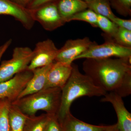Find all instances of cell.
I'll list each match as a JSON object with an SVG mask.
<instances>
[{"label": "cell", "instance_id": "cell-21", "mask_svg": "<svg viewBox=\"0 0 131 131\" xmlns=\"http://www.w3.org/2000/svg\"><path fill=\"white\" fill-rule=\"evenodd\" d=\"M97 23L98 27L111 38L114 37L118 28V27L110 19L99 15H98Z\"/></svg>", "mask_w": 131, "mask_h": 131}, {"label": "cell", "instance_id": "cell-11", "mask_svg": "<svg viewBox=\"0 0 131 131\" xmlns=\"http://www.w3.org/2000/svg\"><path fill=\"white\" fill-rule=\"evenodd\" d=\"M122 97L113 93L106 94L101 101L111 103L117 114V126L119 131H131V114L125 106Z\"/></svg>", "mask_w": 131, "mask_h": 131}, {"label": "cell", "instance_id": "cell-19", "mask_svg": "<svg viewBox=\"0 0 131 131\" xmlns=\"http://www.w3.org/2000/svg\"><path fill=\"white\" fill-rule=\"evenodd\" d=\"M11 103L6 99L0 100V131H9V112Z\"/></svg>", "mask_w": 131, "mask_h": 131}, {"label": "cell", "instance_id": "cell-13", "mask_svg": "<svg viewBox=\"0 0 131 131\" xmlns=\"http://www.w3.org/2000/svg\"><path fill=\"white\" fill-rule=\"evenodd\" d=\"M52 64L32 70V77L17 100L44 89L46 84L47 74Z\"/></svg>", "mask_w": 131, "mask_h": 131}, {"label": "cell", "instance_id": "cell-15", "mask_svg": "<svg viewBox=\"0 0 131 131\" xmlns=\"http://www.w3.org/2000/svg\"><path fill=\"white\" fill-rule=\"evenodd\" d=\"M56 3L65 23L74 15L88 8L86 3L83 0H58Z\"/></svg>", "mask_w": 131, "mask_h": 131}, {"label": "cell", "instance_id": "cell-22", "mask_svg": "<svg viewBox=\"0 0 131 131\" xmlns=\"http://www.w3.org/2000/svg\"><path fill=\"white\" fill-rule=\"evenodd\" d=\"M112 39L119 44L125 47H131V31L118 27L117 32Z\"/></svg>", "mask_w": 131, "mask_h": 131}, {"label": "cell", "instance_id": "cell-14", "mask_svg": "<svg viewBox=\"0 0 131 131\" xmlns=\"http://www.w3.org/2000/svg\"><path fill=\"white\" fill-rule=\"evenodd\" d=\"M60 125L61 131H105L112 126L88 124L75 118L71 112L66 115Z\"/></svg>", "mask_w": 131, "mask_h": 131}, {"label": "cell", "instance_id": "cell-16", "mask_svg": "<svg viewBox=\"0 0 131 131\" xmlns=\"http://www.w3.org/2000/svg\"><path fill=\"white\" fill-rule=\"evenodd\" d=\"M27 117L18 108L11 103L9 112V131H24Z\"/></svg>", "mask_w": 131, "mask_h": 131}, {"label": "cell", "instance_id": "cell-12", "mask_svg": "<svg viewBox=\"0 0 131 131\" xmlns=\"http://www.w3.org/2000/svg\"><path fill=\"white\" fill-rule=\"evenodd\" d=\"M72 68V64L54 61L47 74L45 89L59 88L62 89L70 77Z\"/></svg>", "mask_w": 131, "mask_h": 131}, {"label": "cell", "instance_id": "cell-25", "mask_svg": "<svg viewBox=\"0 0 131 131\" xmlns=\"http://www.w3.org/2000/svg\"><path fill=\"white\" fill-rule=\"evenodd\" d=\"M118 27L131 31V19H124L116 17L112 20Z\"/></svg>", "mask_w": 131, "mask_h": 131}, {"label": "cell", "instance_id": "cell-20", "mask_svg": "<svg viewBox=\"0 0 131 131\" xmlns=\"http://www.w3.org/2000/svg\"><path fill=\"white\" fill-rule=\"evenodd\" d=\"M98 14L93 10L86 9L76 14L69 19L68 22L72 20H80L89 23L94 27H98Z\"/></svg>", "mask_w": 131, "mask_h": 131}, {"label": "cell", "instance_id": "cell-26", "mask_svg": "<svg viewBox=\"0 0 131 131\" xmlns=\"http://www.w3.org/2000/svg\"><path fill=\"white\" fill-rule=\"evenodd\" d=\"M57 0H34L28 7L30 10H34L49 3L54 2Z\"/></svg>", "mask_w": 131, "mask_h": 131}, {"label": "cell", "instance_id": "cell-9", "mask_svg": "<svg viewBox=\"0 0 131 131\" xmlns=\"http://www.w3.org/2000/svg\"><path fill=\"white\" fill-rule=\"evenodd\" d=\"M95 43L88 37L68 40L61 49H59L55 61L71 64L77 57L86 51Z\"/></svg>", "mask_w": 131, "mask_h": 131}, {"label": "cell", "instance_id": "cell-4", "mask_svg": "<svg viewBox=\"0 0 131 131\" xmlns=\"http://www.w3.org/2000/svg\"><path fill=\"white\" fill-rule=\"evenodd\" d=\"M33 56V50L30 47H15L12 58L3 61L0 65V83L7 81L15 75L27 70Z\"/></svg>", "mask_w": 131, "mask_h": 131}, {"label": "cell", "instance_id": "cell-23", "mask_svg": "<svg viewBox=\"0 0 131 131\" xmlns=\"http://www.w3.org/2000/svg\"><path fill=\"white\" fill-rule=\"evenodd\" d=\"M110 5L118 13L127 16L131 14V0H110Z\"/></svg>", "mask_w": 131, "mask_h": 131}, {"label": "cell", "instance_id": "cell-17", "mask_svg": "<svg viewBox=\"0 0 131 131\" xmlns=\"http://www.w3.org/2000/svg\"><path fill=\"white\" fill-rule=\"evenodd\" d=\"M86 2L88 8L96 14L107 17L111 20L116 16L111 9L110 0H90Z\"/></svg>", "mask_w": 131, "mask_h": 131}, {"label": "cell", "instance_id": "cell-3", "mask_svg": "<svg viewBox=\"0 0 131 131\" xmlns=\"http://www.w3.org/2000/svg\"><path fill=\"white\" fill-rule=\"evenodd\" d=\"M61 93L62 89L59 88H48L12 103L27 116H34L39 110L45 111L50 115L57 116L61 104Z\"/></svg>", "mask_w": 131, "mask_h": 131}, {"label": "cell", "instance_id": "cell-1", "mask_svg": "<svg viewBox=\"0 0 131 131\" xmlns=\"http://www.w3.org/2000/svg\"><path fill=\"white\" fill-rule=\"evenodd\" d=\"M83 70L95 86L106 93L113 92L122 98L131 94V57L86 59Z\"/></svg>", "mask_w": 131, "mask_h": 131}, {"label": "cell", "instance_id": "cell-18", "mask_svg": "<svg viewBox=\"0 0 131 131\" xmlns=\"http://www.w3.org/2000/svg\"><path fill=\"white\" fill-rule=\"evenodd\" d=\"M50 116L46 113L38 116H27L24 131H45Z\"/></svg>", "mask_w": 131, "mask_h": 131}, {"label": "cell", "instance_id": "cell-30", "mask_svg": "<svg viewBox=\"0 0 131 131\" xmlns=\"http://www.w3.org/2000/svg\"><path fill=\"white\" fill-rule=\"evenodd\" d=\"M2 45L1 46H0V51L1 50L2 48Z\"/></svg>", "mask_w": 131, "mask_h": 131}, {"label": "cell", "instance_id": "cell-2", "mask_svg": "<svg viewBox=\"0 0 131 131\" xmlns=\"http://www.w3.org/2000/svg\"><path fill=\"white\" fill-rule=\"evenodd\" d=\"M72 70L68 81L62 89L61 102L57 117L59 124L70 112L73 101L82 96H103L106 93L95 85L86 75L80 72L78 66L72 64Z\"/></svg>", "mask_w": 131, "mask_h": 131}, {"label": "cell", "instance_id": "cell-29", "mask_svg": "<svg viewBox=\"0 0 131 131\" xmlns=\"http://www.w3.org/2000/svg\"><path fill=\"white\" fill-rule=\"evenodd\" d=\"M105 131H119L118 129V126L117 124L112 125L109 129H107Z\"/></svg>", "mask_w": 131, "mask_h": 131}, {"label": "cell", "instance_id": "cell-31", "mask_svg": "<svg viewBox=\"0 0 131 131\" xmlns=\"http://www.w3.org/2000/svg\"><path fill=\"white\" fill-rule=\"evenodd\" d=\"M83 1L85 2H87L88 1H90V0H83Z\"/></svg>", "mask_w": 131, "mask_h": 131}, {"label": "cell", "instance_id": "cell-6", "mask_svg": "<svg viewBox=\"0 0 131 131\" xmlns=\"http://www.w3.org/2000/svg\"><path fill=\"white\" fill-rule=\"evenodd\" d=\"M31 11L34 21L39 22L46 30H54L66 23L60 15L55 2Z\"/></svg>", "mask_w": 131, "mask_h": 131}, {"label": "cell", "instance_id": "cell-5", "mask_svg": "<svg viewBox=\"0 0 131 131\" xmlns=\"http://www.w3.org/2000/svg\"><path fill=\"white\" fill-rule=\"evenodd\" d=\"M127 58L131 57V48L125 47L109 39L105 43L98 45L95 43L86 51L77 57L80 59H105L112 57Z\"/></svg>", "mask_w": 131, "mask_h": 131}, {"label": "cell", "instance_id": "cell-27", "mask_svg": "<svg viewBox=\"0 0 131 131\" xmlns=\"http://www.w3.org/2000/svg\"><path fill=\"white\" fill-rule=\"evenodd\" d=\"M23 7L27 8L34 0H10ZM28 9V8H27Z\"/></svg>", "mask_w": 131, "mask_h": 131}, {"label": "cell", "instance_id": "cell-7", "mask_svg": "<svg viewBox=\"0 0 131 131\" xmlns=\"http://www.w3.org/2000/svg\"><path fill=\"white\" fill-rule=\"evenodd\" d=\"M32 75V71L27 69L0 83V100L6 99L12 103L16 101Z\"/></svg>", "mask_w": 131, "mask_h": 131}, {"label": "cell", "instance_id": "cell-28", "mask_svg": "<svg viewBox=\"0 0 131 131\" xmlns=\"http://www.w3.org/2000/svg\"><path fill=\"white\" fill-rule=\"evenodd\" d=\"M12 39H9L6 41L5 43L2 45V47L1 50L0 51V62H1V59L2 57L3 54L5 52V51L7 50L8 48L9 47L10 45L12 44Z\"/></svg>", "mask_w": 131, "mask_h": 131}, {"label": "cell", "instance_id": "cell-10", "mask_svg": "<svg viewBox=\"0 0 131 131\" xmlns=\"http://www.w3.org/2000/svg\"><path fill=\"white\" fill-rule=\"evenodd\" d=\"M0 15L12 16L27 30L31 29L35 22L31 10L10 0H0Z\"/></svg>", "mask_w": 131, "mask_h": 131}, {"label": "cell", "instance_id": "cell-8", "mask_svg": "<svg viewBox=\"0 0 131 131\" xmlns=\"http://www.w3.org/2000/svg\"><path fill=\"white\" fill-rule=\"evenodd\" d=\"M59 49L51 39L38 42L33 52V56L27 69L31 71L47 66L55 61Z\"/></svg>", "mask_w": 131, "mask_h": 131}, {"label": "cell", "instance_id": "cell-24", "mask_svg": "<svg viewBox=\"0 0 131 131\" xmlns=\"http://www.w3.org/2000/svg\"><path fill=\"white\" fill-rule=\"evenodd\" d=\"M45 131H61V126L56 115H50Z\"/></svg>", "mask_w": 131, "mask_h": 131}]
</instances>
